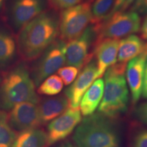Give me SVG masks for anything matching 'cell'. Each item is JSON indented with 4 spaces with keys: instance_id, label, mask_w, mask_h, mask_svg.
Returning a JSON list of instances; mask_svg holds the SVG:
<instances>
[{
    "instance_id": "5b68a950",
    "label": "cell",
    "mask_w": 147,
    "mask_h": 147,
    "mask_svg": "<svg viewBox=\"0 0 147 147\" xmlns=\"http://www.w3.org/2000/svg\"><path fill=\"white\" fill-rule=\"evenodd\" d=\"M141 19L139 14L134 11H117L97 25H93L96 32L97 42L104 39L124 38L140 29Z\"/></svg>"
},
{
    "instance_id": "ba28073f",
    "label": "cell",
    "mask_w": 147,
    "mask_h": 147,
    "mask_svg": "<svg viewBox=\"0 0 147 147\" xmlns=\"http://www.w3.org/2000/svg\"><path fill=\"white\" fill-rule=\"evenodd\" d=\"M96 32L93 25L87 27L78 38L65 45V63L80 70L93 59V52L89 53L96 40Z\"/></svg>"
},
{
    "instance_id": "4dcf8cb0",
    "label": "cell",
    "mask_w": 147,
    "mask_h": 147,
    "mask_svg": "<svg viewBox=\"0 0 147 147\" xmlns=\"http://www.w3.org/2000/svg\"><path fill=\"white\" fill-rule=\"evenodd\" d=\"M134 1L135 0H125L122 6H121V9L119 11H125L126 9H127L128 7L131 5V3H133Z\"/></svg>"
},
{
    "instance_id": "9a60e30c",
    "label": "cell",
    "mask_w": 147,
    "mask_h": 147,
    "mask_svg": "<svg viewBox=\"0 0 147 147\" xmlns=\"http://www.w3.org/2000/svg\"><path fill=\"white\" fill-rule=\"evenodd\" d=\"M41 125H46L63 114L69 108V103L65 95L47 97L38 104Z\"/></svg>"
},
{
    "instance_id": "d6a6232c",
    "label": "cell",
    "mask_w": 147,
    "mask_h": 147,
    "mask_svg": "<svg viewBox=\"0 0 147 147\" xmlns=\"http://www.w3.org/2000/svg\"><path fill=\"white\" fill-rule=\"evenodd\" d=\"M5 0H0V10L2 8L3 4H4Z\"/></svg>"
},
{
    "instance_id": "6da1fadb",
    "label": "cell",
    "mask_w": 147,
    "mask_h": 147,
    "mask_svg": "<svg viewBox=\"0 0 147 147\" xmlns=\"http://www.w3.org/2000/svg\"><path fill=\"white\" fill-rule=\"evenodd\" d=\"M59 34V21L53 14L42 12L22 27L17 47L23 59L38 58Z\"/></svg>"
},
{
    "instance_id": "484cf974",
    "label": "cell",
    "mask_w": 147,
    "mask_h": 147,
    "mask_svg": "<svg viewBox=\"0 0 147 147\" xmlns=\"http://www.w3.org/2000/svg\"><path fill=\"white\" fill-rule=\"evenodd\" d=\"M135 115L141 123L147 125V102L142 103L137 106Z\"/></svg>"
},
{
    "instance_id": "ac0fdd59",
    "label": "cell",
    "mask_w": 147,
    "mask_h": 147,
    "mask_svg": "<svg viewBox=\"0 0 147 147\" xmlns=\"http://www.w3.org/2000/svg\"><path fill=\"white\" fill-rule=\"evenodd\" d=\"M12 147H48L47 133L38 128L20 131Z\"/></svg>"
},
{
    "instance_id": "7c38bea8",
    "label": "cell",
    "mask_w": 147,
    "mask_h": 147,
    "mask_svg": "<svg viewBox=\"0 0 147 147\" xmlns=\"http://www.w3.org/2000/svg\"><path fill=\"white\" fill-rule=\"evenodd\" d=\"M119 40L104 39L95 42L93 45V57L97 68V78H100L108 67L117 61Z\"/></svg>"
},
{
    "instance_id": "4fadbf2b",
    "label": "cell",
    "mask_w": 147,
    "mask_h": 147,
    "mask_svg": "<svg viewBox=\"0 0 147 147\" xmlns=\"http://www.w3.org/2000/svg\"><path fill=\"white\" fill-rule=\"evenodd\" d=\"M147 61V52L130 60L127 65L126 78L131 93V102L136 104L142 95L143 79Z\"/></svg>"
},
{
    "instance_id": "d6986e66",
    "label": "cell",
    "mask_w": 147,
    "mask_h": 147,
    "mask_svg": "<svg viewBox=\"0 0 147 147\" xmlns=\"http://www.w3.org/2000/svg\"><path fill=\"white\" fill-rule=\"evenodd\" d=\"M16 52V44L10 33L0 29V68L10 64Z\"/></svg>"
},
{
    "instance_id": "7a4b0ae2",
    "label": "cell",
    "mask_w": 147,
    "mask_h": 147,
    "mask_svg": "<svg viewBox=\"0 0 147 147\" xmlns=\"http://www.w3.org/2000/svg\"><path fill=\"white\" fill-rule=\"evenodd\" d=\"M76 147H121L118 126L100 113L84 117L73 135Z\"/></svg>"
},
{
    "instance_id": "44dd1931",
    "label": "cell",
    "mask_w": 147,
    "mask_h": 147,
    "mask_svg": "<svg viewBox=\"0 0 147 147\" xmlns=\"http://www.w3.org/2000/svg\"><path fill=\"white\" fill-rule=\"evenodd\" d=\"M16 134L8 122V116L0 109V147H12Z\"/></svg>"
},
{
    "instance_id": "7402d4cb",
    "label": "cell",
    "mask_w": 147,
    "mask_h": 147,
    "mask_svg": "<svg viewBox=\"0 0 147 147\" xmlns=\"http://www.w3.org/2000/svg\"><path fill=\"white\" fill-rule=\"evenodd\" d=\"M63 87V82L58 75L53 74L42 81L38 89L40 95L53 96L59 94Z\"/></svg>"
},
{
    "instance_id": "d4e9b609",
    "label": "cell",
    "mask_w": 147,
    "mask_h": 147,
    "mask_svg": "<svg viewBox=\"0 0 147 147\" xmlns=\"http://www.w3.org/2000/svg\"><path fill=\"white\" fill-rule=\"evenodd\" d=\"M132 147H147V129L142 130L135 136Z\"/></svg>"
},
{
    "instance_id": "9c48e42d",
    "label": "cell",
    "mask_w": 147,
    "mask_h": 147,
    "mask_svg": "<svg viewBox=\"0 0 147 147\" xmlns=\"http://www.w3.org/2000/svg\"><path fill=\"white\" fill-rule=\"evenodd\" d=\"M82 121L79 107H69L63 114L49 123L47 128V146L63 140L76 129Z\"/></svg>"
},
{
    "instance_id": "83f0119b",
    "label": "cell",
    "mask_w": 147,
    "mask_h": 147,
    "mask_svg": "<svg viewBox=\"0 0 147 147\" xmlns=\"http://www.w3.org/2000/svg\"><path fill=\"white\" fill-rule=\"evenodd\" d=\"M124 1L125 0H115V3H114L113 8V10H112L111 12H110L109 16H110L112 14H113L114 13H115L116 12H117V11H119V10H120L121 6H122L123 3V2H124ZM109 16H108V17H109Z\"/></svg>"
},
{
    "instance_id": "3957f363",
    "label": "cell",
    "mask_w": 147,
    "mask_h": 147,
    "mask_svg": "<svg viewBox=\"0 0 147 147\" xmlns=\"http://www.w3.org/2000/svg\"><path fill=\"white\" fill-rule=\"evenodd\" d=\"M127 63H116L105 72V84L98 113L114 119L127 110L129 90L125 76Z\"/></svg>"
},
{
    "instance_id": "8fae6325",
    "label": "cell",
    "mask_w": 147,
    "mask_h": 147,
    "mask_svg": "<svg viewBox=\"0 0 147 147\" xmlns=\"http://www.w3.org/2000/svg\"><path fill=\"white\" fill-rule=\"evenodd\" d=\"M38 104L25 102L13 106L8 115L11 127L20 131L38 128L41 124Z\"/></svg>"
},
{
    "instance_id": "277c9868",
    "label": "cell",
    "mask_w": 147,
    "mask_h": 147,
    "mask_svg": "<svg viewBox=\"0 0 147 147\" xmlns=\"http://www.w3.org/2000/svg\"><path fill=\"white\" fill-rule=\"evenodd\" d=\"M35 86L26 66L18 65L7 74L0 85V108L9 110L19 103H38Z\"/></svg>"
},
{
    "instance_id": "836d02e7",
    "label": "cell",
    "mask_w": 147,
    "mask_h": 147,
    "mask_svg": "<svg viewBox=\"0 0 147 147\" xmlns=\"http://www.w3.org/2000/svg\"><path fill=\"white\" fill-rule=\"evenodd\" d=\"M144 1H146V0H138L137 2L136 3V4H135V5H138V4H140V3H141L144 2Z\"/></svg>"
},
{
    "instance_id": "52a82bcc",
    "label": "cell",
    "mask_w": 147,
    "mask_h": 147,
    "mask_svg": "<svg viewBox=\"0 0 147 147\" xmlns=\"http://www.w3.org/2000/svg\"><path fill=\"white\" fill-rule=\"evenodd\" d=\"M65 42L55 40L40 55L35 64L32 78L35 85L38 87L42 81L57 71L65 63Z\"/></svg>"
},
{
    "instance_id": "603a6c76",
    "label": "cell",
    "mask_w": 147,
    "mask_h": 147,
    "mask_svg": "<svg viewBox=\"0 0 147 147\" xmlns=\"http://www.w3.org/2000/svg\"><path fill=\"white\" fill-rule=\"evenodd\" d=\"M78 72V69L76 67L68 65L61 67L57 71V74L62 80L63 84L68 86L72 83L74 80L76 79Z\"/></svg>"
},
{
    "instance_id": "5bb4252c",
    "label": "cell",
    "mask_w": 147,
    "mask_h": 147,
    "mask_svg": "<svg viewBox=\"0 0 147 147\" xmlns=\"http://www.w3.org/2000/svg\"><path fill=\"white\" fill-rule=\"evenodd\" d=\"M42 0H14L10 8V17L16 29H20L42 12Z\"/></svg>"
},
{
    "instance_id": "30bf717a",
    "label": "cell",
    "mask_w": 147,
    "mask_h": 147,
    "mask_svg": "<svg viewBox=\"0 0 147 147\" xmlns=\"http://www.w3.org/2000/svg\"><path fill=\"white\" fill-rule=\"evenodd\" d=\"M97 79V68L95 61L92 59L83 68L78 77L64 91L69 103V107H79L80 102L87 89Z\"/></svg>"
},
{
    "instance_id": "f546056e",
    "label": "cell",
    "mask_w": 147,
    "mask_h": 147,
    "mask_svg": "<svg viewBox=\"0 0 147 147\" xmlns=\"http://www.w3.org/2000/svg\"><path fill=\"white\" fill-rule=\"evenodd\" d=\"M134 9H136V10H139L142 12H147V0L144 1V2L140 3L138 5H134Z\"/></svg>"
},
{
    "instance_id": "f1b7e54d",
    "label": "cell",
    "mask_w": 147,
    "mask_h": 147,
    "mask_svg": "<svg viewBox=\"0 0 147 147\" xmlns=\"http://www.w3.org/2000/svg\"><path fill=\"white\" fill-rule=\"evenodd\" d=\"M141 36L142 39L147 42V16L143 22L142 27H141Z\"/></svg>"
},
{
    "instance_id": "ffe728a7",
    "label": "cell",
    "mask_w": 147,
    "mask_h": 147,
    "mask_svg": "<svg viewBox=\"0 0 147 147\" xmlns=\"http://www.w3.org/2000/svg\"><path fill=\"white\" fill-rule=\"evenodd\" d=\"M115 0H95L91 6V25H97L109 16Z\"/></svg>"
},
{
    "instance_id": "2e32d148",
    "label": "cell",
    "mask_w": 147,
    "mask_h": 147,
    "mask_svg": "<svg viewBox=\"0 0 147 147\" xmlns=\"http://www.w3.org/2000/svg\"><path fill=\"white\" fill-rule=\"evenodd\" d=\"M104 82L102 78L95 80L82 96L79 104L80 113L84 117L94 114L100 106L104 95Z\"/></svg>"
},
{
    "instance_id": "e0dca14e",
    "label": "cell",
    "mask_w": 147,
    "mask_h": 147,
    "mask_svg": "<svg viewBox=\"0 0 147 147\" xmlns=\"http://www.w3.org/2000/svg\"><path fill=\"white\" fill-rule=\"evenodd\" d=\"M145 52H147V42L138 36L129 35L119 41L117 61L127 63Z\"/></svg>"
},
{
    "instance_id": "8992f818",
    "label": "cell",
    "mask_w": 147,
    "mask_h": 147,
    "mask_svg": "<svg viewBox=\"0 0 147 147\" xmlns=\"http://www.w3.org/2000/svg\"><path fill=\"white\" fill-rule=\"evenodd\" d=\"M91 17V3L89 1L62 10L59 21L61 40L68 42L78 38L87 29Z\"/></svg>"
},
{
    "instance_id": "1f68e13d",
    "label": "cell",
    "mask_w": 147,
    "mask_h": 147,
    "mask_svg": "<svg viewBox=\"0 0 147 147\" xmlns=\"http://www.w3.org/2000/svg\"><path fill=\"white\" fill-rule=\"evenodd\" d=\"M59 147H76V146L69 142H66L63 143L62 144H61Z\"/></svg>"
},
{
    "instance_id": "4316f807",
    "label": "cell",
    "mask_w": 147,
    "mask_h": 147,
    "mask_svg": "<svg viewBox=\"0 0 147 147\" xmlns=\"http://www.w3.org/2000/svg\"><path fill=\"white\" fill-rule=\"evenodd\" d=\"M142 95L145 99H147V61L146 63V66H145L144 79H143Z\"/></svg>"
},
{
    "instance_id": "cb8c5ba5",
    "label": "cell",
    "mask_w": 147,
    "mask_h": 147,
    "mask_svg": "<svg viewBox=\"0 0 147 147\" xmlns=\"http://www.w3.org/2000/svg\"><path fill=\"white\" fill-rule=\"evenodd\" d=\"M81 0H49V3L55 10H63L78 4Z\"/></svg>"
}]
</instances>
